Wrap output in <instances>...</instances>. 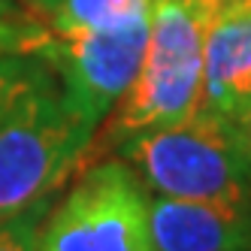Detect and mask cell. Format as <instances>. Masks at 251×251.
<instances>
[{
	"label": "cell",
	"mask_w": 251,
	"mask_h": 251,
	"mask_svg": "<svg viewBox=\"0 0 251 251\" xmlns=\"http://www.w3.org/2000/svg\"><path fill=\"white\" fill-rule=\"evenodd\" d=\"M19 3H22L30 15H40V19H46V15H49L51 9H55V6L61 3V0H19Z\"/></svg>",
	"instance_id": "4fadbf2b"
},
{
	"label": "cell",
	"mask_w": 251,
	"mask_h": 251,
	"mask_svg": "<svg viewBox=\"0 0 251 251\" xmlns=\"http://www.w3.org/2000/svg\"><path fill=\"white\" fill-rule=\"evenodd\" d=\"M49 70V64L27 51H0V121L19 103L27 88Z\"/></svg>",
	"instance_id": "9c48e42d"
},
{
	"label": "cell",
	"mask_w": 251,
	"mask_h": 251,
	"mask_svg": "<svg viewBox=\"0 0 251 251\" xmlns=\"http://www.w3.org/2000/svg\"><path fill=\"white\" fill-rule=\"evenodd\" d=\"M43 251H154L149 230V188L121 157L94 160L64 200L46 212Z\"/></svg>",
	"instance_id": "277c9868"
},
{
	"label": "cell",
	"mask_w": 251,
	"mask_h": 251,
	"mask_svg": "<svg viewBox=\"0 0 251 251\" xmlns=\"http://www.w3.org/2000/svg\"><path fill=\"white\" fill-rule=\"evenodd\" d=\"M200 109L242 121L251 109V0H221L203 49Z\"/></svg>",
	"instance_id": "52a82bcc"
},
{
	"label": "cell",
	"mask_w": 251,
	"mask_h": 251,
	"mask_svg": "<svg viewBox=\"0 0 251 251\" xmlns=\"http://www.w3.org/2000/svg\"><path fill=\"white\" fill-rule=\"evenodd\" d=\"M151 15V0H61L46 15L58 30H112Z\"/></svg>",
	"instance_id": "ba28073f"
},
{
	"label": "cell",
	"mask_w": 251,
	"mask_h": 251,
	"mask_svg": "<svg viewBox=\"0 0 251 251\" xmlns=\"http://www.w3.org/2000/svg\"><path fill=\"white\" fill-rule=\"evenodd\" d=\"M242 127H245V136H248V146H251V109L245 112V118H242Z\"/></svg>",
	"instance_id": "5bb4252c"
},
{
	"label": "cell",
	"mask_w": 251,
	"mask_h": 251,
	"mask_svg": "<svg viewBox=\"0 0 251 251\" xmlns=\"http://www.w3.org/2000/svg\"><path fill=\"white\" fill-rule=\"evenodd\" d=\"M154 251H251V203L149 194Z\"/></svg>",
	"instance_id": "8992f818"
},
{
	"label": "cell",
	"mask_w": 251,
	"mask_h": 251,
	"mask_svg": "<svg viewBox=\"0 0 251 251\" xmlns=\"http://www.w3.org/2000/svg\"><path fill=\"white\" fill-rule=\"evenodd\" d=\"M221 0H151L149 43L130 88L103 118L82 167L115 154L121 142L157 130L200 109L206 30Z\"/></svg>",
	"instance_id": "6da1fadb"
},
{
	"label": "cell",
	"mask_w": 251,
	"mask_h": 251,
	"mask_svg": "<svg viewBox=\"0 0 251 251\" xmlns=\"http://www.w3.org/2000/svg\"><path fill=\"white\" fill-rule=\"evenodd\" d=\"M37 25H40V19L33 25H27V27H6V25H0V49H6V51H27L33 33H37Z\"/></svg>",
	"instance_id": "8fae6325"
},
{
	"label": "cell",
	"mask_w": 251,
	"mask_h": 251,
	"mask_svg": "<svg viewBox=\"0 0 251 251\" xmlns=\"http://www.w3.org/2000/svg\"><path fill=\"white\" fill-rule=\"evenodd\" d=\"M49 212V197L0 221V251H43L40 227Z\"/></svg>",
	"instance_id": "30bf717a"
},
{
	"label": "cell",
	"mask_w": 251,
	"mask_h": 251,
	"mask_svg": "<svg viewBox=\"0 0 251 251\" xmlns=\"http://www.w3.org/2000/svg\"><path fill=\"white\" fill-rule=\"evenodd\" d=\"M0 51H6V49H0Z\"/></svg>",
	"instance_id": "9a60e30c"
},
{
	"label": "cell",
	"mask_w": 251,
	"mask_h": 251,
	"mask_svg": "<svg viewBox=\"0 0 251 251\" xmlns=\"http://www.w3.org/2000/svg\"><path fill=\"white\" fill-rule=\"evenodd\" d=\"M91 136L67 106L58 76L46 70L0 121V221L79 173Z\"/></svg>",
	"instance_id": "3957f363"
},
{
	"label": "cell",
	"mask_w": 251,
	"mask_h": 251,
	"mask_svg": "<svg viewBox=\"0 0 251 251\" xmlns=\"http://www.w3.org/2000/svg\"><path fill=\"white\" fill-rule=\"evenodd\" d=\"M149 19L112 30H58L43 19L27 55H37L58 76L67 106L91 133L130 88L149 43Z\"/></svg>",
	"instance_id": "5b68a950"
},
{
	"label": "cell",
	"mask_w": 251,
	"mask_h": 251,
	"mask_svg": "<svg viewBox=\"0 0 251 251\" xmlns=\"http://www.w3.org/2000/svg\"><path fill=\"white\" fill-rule=\"evenodd\" d=\"M115 154L133 167L149 194L251 203V146L236 118L197 109L121 142Z\"/></svg>",
	"instance_id": "7a4b0ae2"
},
{
	"label": "cell",
	"mask_w": 251,
	"mask_h": 251,
	"mask_svg": "<svg viewBox=\"0 0 251 251\" xmlns=\"http://www.w3.org/2000/svg\"><path fill=\"white\" fill-rule=\"evenodd\" d=\"M40 15H30L25 6H19V0H0V25L6 27H27Z\"/></svg>",
	"instance_id": "7c38bea8"
}]
</instances>
